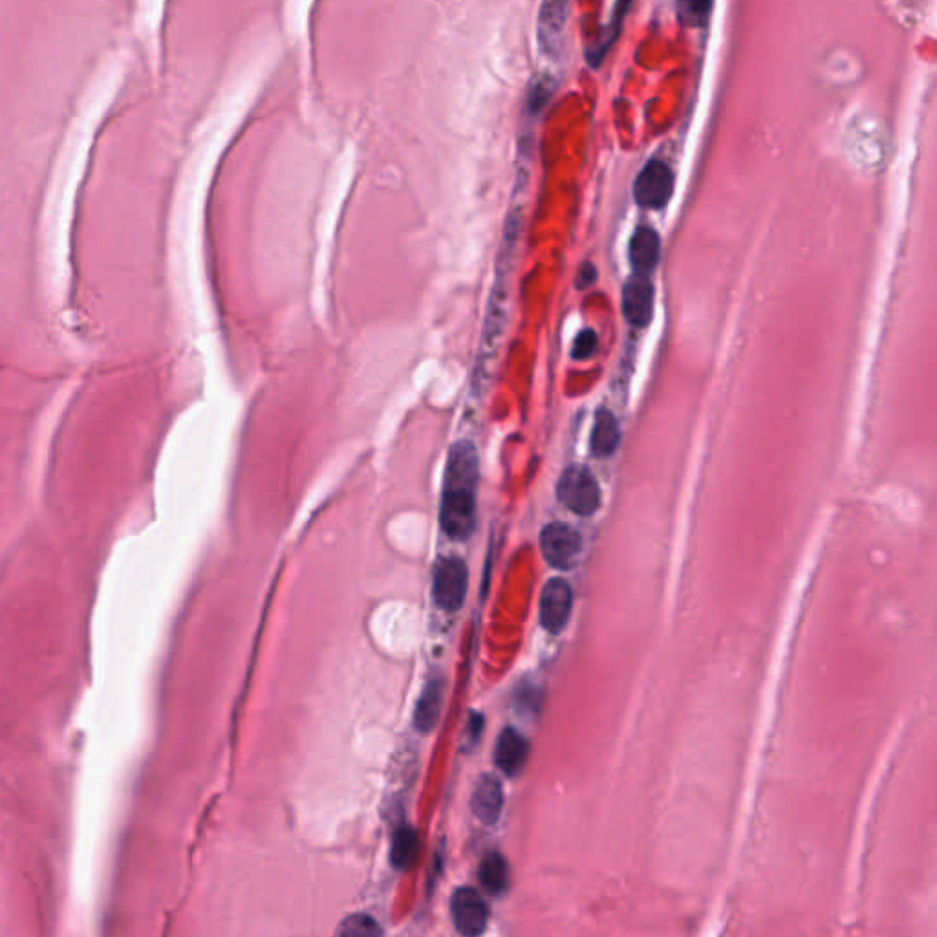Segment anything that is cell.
I'll use <instances>...</instances> for the list:
<instances>
[{"mask_svg": "<svg viewBox=\"0 0 937 937\" xmlns=\"http://www.w3.org/2000/svg\"><path fill=\"white\" fill-rule=\"evenodd\" d=\"M573 592L568 581L551 579L540 595V625L550 634L562 632L570 619Z\"/></svg>", "mask_w": 937, "mask_h": 937, "instance_id": "8992f818", "label": "cell"}, {"mask_svg": "<svg viewBox=\"0 0 937 937\" xmlns=\"http://www.w3.org/2000/svg\"><path fill=\"white\" fill-rule=\"evenodd\" d=\"M661 257V240L656 229L652 227H637L628 244V259L632 264L634 275L650 277L659 264Z\"/></svg>", "mask_w": 937, "mask_h": 937, "instance_id": "30bf717a", "label": "cell"}, {"mask_svg": "<svg viewBox=\"0 0 937 937\" xmlns=\"http://www.w3.org/2000/svg\"><path fill=\"white\" fill-rule=\"evenodd\" d=\"M451 914L458 932L465 937H478L484 934L489 910L482 895L473 888H458L451 899Z\"/></svg>", "mask_w": 937, "mask_h": 937, "instance_id": "52a82bcc", "label": "cell"}, {"mask_svg": "<svg viewBox=\"0 0 937 937\" xmlns=\"http://www.w3.org/2000/svg\"><path fill=\"white\" fill-rule=\"evenodd\" d=\"M568 10H570L568 2H544L540 6L539 24H537L540 52L553 61L559 59L564 50Z\"/></svg>", "mask_w": 937, "mask_h": 937, "instance_id": "ba28073f", "label": "cell"}, {"mask_svg": "<svg viewBox=\"0 0 937 937\" xmlns=\"http://www.w3.org/2000/svg\"><path fill=\"white\" fill-rule=\"evenodd\" d=\"M480 883L491 895L504 894L509 884V870L507 862L500 853H489L485 855L484 861L480 862Z\"/></svg>", "mask_w": 937, "mask_h": 937, "instance_id": "9a60e30c", "label": "cell"}, {"mask_svg": "<svg viewBox=\"0 0 937 937\" xmlns=\"http://www.w3.org/2000/svg\"><path fill=\"white\" fill-rule=\"evenodd\" d=\"M597 268L593 266L592 262H584L579 270V275H577V290H588L590 286H593L597 282Z\"/></svg>", "mask_w": 937, "mask_h": 937, "instance_id": "7402d4cb", "label": "cell"}, {"mask_svg": "<svg viewBox=\"0 0 937 937\" xmlns=\"http://www.w3.org/2000/svg\"><path fill=\"white\" fill-rule=\"evenodd\" d=\"M557 496L575 515L590 517L601 504V489L592 471L584 465H571L557 484Z\"/></svg>", "mask_w": 937, "mask_h": 937, "instance_id": "7a4b0ae2", "label": "cell"}, {"mask_svg": "<svg viewBox=\"0 0 937 937\" xmlns=\"http://www.w3.org/2000/svg\"><path fill=\"white\" fill-rule=\"evenodd\" d=\"M540 548L550 566L557 570H571L581 557V535L564 522H551L540 533Z\"/></svg>", "mask_w": 937, "mask_h": 937, "instance_id": "5b68a950", "label": "cell"}, {"mask_svg": "<svg viewBox=\"0 0 937 937\" xmlns=\"http://www.w3.org/2000/svg\"><path fill=\"white\" fill-rule=\"evenodd\" d=\"M597 346H599V337L595 334V330L592 328H584L582 332L577 334L575 341H573V346H571V357L575 361H586L597 352Z\"/></svg>", "mask_w": 937, "mask_h": 937, "instance_id": "44dd1931", "label": "cell"}, {"mask_svg": "<svg viewBox=\"0 0 937 937\" xmlns=\"http://www.w3.org/2000/svg\"><path fill=\"white\" fill-rule=\"evenodd\" d=\"M712 2H696V0H690V2H679L678 4V17L679 21L683 22L685 26H692V28H698V26H703L709 15H711Z\"/></svg>", "mask_w": 937, "mask_h": 937, "instance_id": "d6986e66", "label": "cell"}, {"mask_svg": "<svg viewBox=\"0 0 937 937\" xmlns=\"http://www.w3.org/2000/svg\"><path fill=\"white\" fill-rule=\"evenodd\" d=\"M335 937H383L381 928L372 917L365 914H356V916L346 917L345 921L339 925Z\"/></svg>", "mask_w": 937, "mask_h": 937, "instance_id": "ac0fdd59", "label": "cell"}, {"mask_svg": "<svg viewBox=\"0 0 937 937\" xmlns=\"http://www.w3.org/2000/svg\"><path fill=\"white\" fill-rule=\"evenodd\" d=\"M619 425L614 414L608 409L597 412L592 432V451L595 456H610L619 445Z\"/></svg>", "mask_w": 937, "mask_h": 937, "instance_id": "5bb4252c", "label": "cell"}, {"mask_svg": "<svg viewBox=\"0 0 937 937\" xmlns=\"http://www.w3.org/2000/svg\"><path fill=\"white\" fill-rule=\"evenodd\" d=\"M654 284L650 277L632 275L623 286V315L637 330L647 328L654 317Z\"/></svg>", "mask_w": 937, "mask_h": 937, "instance_id": "9c48e42d", "label": "cell"}, {"mask_svg": "<svg viewBox=\"0 0 937 937\" xmlns=\"http://www.w3.org/2000/svg\"><path fill=\"white\" fill-rule=\"evenodd\" d=\"M484 729V722H482V716L480 714H473L471 716V722L467 725V733H465V744L474 745L478 742L480 738V733Z\"/></svg>", "mask_w": 937, "mask_h": 937, "instance_id": "603a6c76", "label": "cell"}, {"mask_svg": "<svg viewBox=\"0 0 937 937\" xmlns=\"http://www.w3.org/2000/svg\"><path fill=\"white\" fill-rule=\"evenodd\" d=\"M674 194V173L663 160H650L634 182V200L639 207L659 211Z\"/></svg>", "mask_w": 937, "mask_h": 937, "instance_id": "277c9868", "label": "cell"}, {"mask_svg": "<svg viewBox=\"0 0 937 937\" xmlns=\"http://www.w3.org/2000/svg\"><path fill=\"white\" fill-rule=\"evenodd\" d=\"M504 806L502 786L495 776L484 775L474 787L473 813L484 824H495Z\"/></svg>", "mask_w": 937, "mask_h": 937, "instance_id": "4fadbf2b", "label": "cell"}, {"mask_svg": "<svg viewBox=\"0 0 937 937\" xmlns=\"http://www.w3.org/2000/svg\"><path fill=\"white\" fill-rule=\"evenodd\" d=\"M628 8H630L628 2L615 4L614 19L610 22V26H608L606 30H603V37L595 43V46H590V48L586 50V61L590 63L592 68H597V66L603 63L604 55L608 54V50L612 48V44L615 43L617 35L621 32L623 19H625V13Z\"/></svg>", "mask_w": 937, "mask_h": 937, "instance_id": "e0dca14e", "label": "cell"}, {"mask_svg": "<svg viewBox=\"0 0 937 937\" xmlns=\"http://www.w3.org/2000/svg\"><path fill=\"white\" fill-rule=\"evenodd\" d=\"M476 485L478 454L473 443H454L445 467L440 524L443 533L453 540L471 537L476 524Z\"/></svg>", "mask_w": 937, "mask_h": 937, "instance_id": "6da1fadb", "label": "cell"}, {"mask_svg": "<svg viewBox=\"0 0 937 937\" xmlns=\"http://www.w3.org/2000/svg\"><path fill=\"white\" fill-rule=\"evenodd\" d=\"M469 586L467 564L458 557H447L438 562L432 577V597L445 612L462 608Z\"/></svg>", "mask_w": 937, "mask_h": 937, "instance_id": "3957f363", "label": "cell"}, {"mask_svg": "<svg viewBox=\"0 0 937 937\" xmlns=\"http://www.w3.org/2000/svg\"><path fill=\"white\" fill-rule=\"evenodd\" d=\"M443 679L440 676H434L425 683L421 690L420 698L416 703V712H414V725L421 733H431L440 720L443 705Z\"/></svg>", "mask_w": 937, "mask_h": 937, "instance_id": "7c38bea8", "label": "cell"}, {"mask_svg": "<svg viewBox=\"0 0 937 937\" xmlns=\"http://www.w3.org/2000/svg\"><path fill=\"white\" fill-rule=\"evenodd\" d=\"M553 90H555V83L548 76L539 77L535 85L529 88L528 112L531 118L539 116L542 108L546 107V103L550 101Z\"/></svg>", "mask_w": 937, "mask_h": 937, "instance_id": "ffe728a7", "label": "cell"}, {"mask_svg": "<svg viewBox=\"0 0 937 937\" xmlns=\"http://www.w3.org/2000/svg\"><path fill=\"white\" fill-rule=\"evenodd\" d=\"M418 848H420L418 833L412 830L410 826H401V828L394 831V837H392L390 861L398 870H405V868H409L412 862L416 861Z\"/></svg>", "mask_w": 937, "mask_h": 937, "instance_id": "2e32d148", "label": "cell"}, {"mask_svg": "<svg viewBox=\"0 0 937 937\" xmlns=\"http://www.w3.org/2000/svg\"><path fill=\"white\" fill-rule=\"evenodd\" d=\"M528 754V742L517 729L507 727L500 733L496 740L495 762L502 773H506L507 776H517L524 769Z\"/></svg>", "mask_w": 937, "mask_h": 937, "instance_id": "8fae6325", "label": "cell"}]
</instances>
